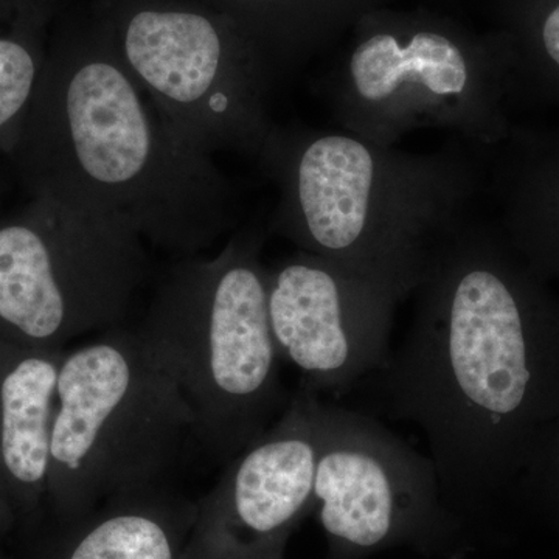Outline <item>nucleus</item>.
I'll list each match as a JSON object with an SVG mask.
<instances>
[{
	"label": "nucleus",
	"instance_id": "obj_1",
	"mask_svg": "<svg viewBox=\"0 0 559 559\" xmlns=\"http://www.w3.org/2000/svg\"><path fill=\"white\" fill-rule=\"evenodd\" d=\"M412 296L406 337L367 382L382 414L425 433L441 495L473 503L507 476L538 389L539 304L471 216L433 242Z\"/></svg>",
	"mask_w": 559,
	"mask_h": 559
},
{
	"label": "nucleus",
	"instance_id": "obj_2",
	"mask_svg": "<svg viewBox=\"0 0 559 559\" xmlns=\"http://www.w3.org/2000/svg\"><path fill=\"white\" fill-rule=\"evenodd\" d=\"M9 157L28 198L119 219L182 259L235 224L229 179L165 124L110 43L46 61Z\"/></svg>",
	"mask_w": 559,
	"mask_h": 559
},
{
	"label": "nucleus",
	"instance_id": "obj_3",
	"mask_svg": "<svg viewBox=\"0 0 559 559\" xmlns=\"http://www.w3.org/2000/svg\"><path fill=\"white\" fill-rule=\"evenodd\" d=\"M484 151L406 153L347 131L275 124L255 159L278 194L267 231L403 301L433 242L469 216Z\"/></svg>",
	"mask_w": 559,
	"mask_h": 559
},
{
	"label": "nucleus",
	"instance_id": "obj_4",
	"mask_svg": "<svg viewBox=\"0 0 559 559\" xmlns=\"http://www.w3.org/2000/svg\"><path fill=\"white\" fill-rule=\"evenodd\" d=\"M264 231L245 227L216 255L165 272L138 331L193 415V437L229 463L288 407L267 314Z\"/></svg>",
	"mask_w": 559,
	"mask_h": 559
},
{
	"label": "nucleus",
	"instance_id": "obj_5",
	"mask_svg": "<svg viewBox=\"0 0 559 559\" xmlns=\"http://www.w3.org/2000/svg\"><path fill=\"white\" fill-rule=\"evenodd\" d=\"M326 83L331 112L349 134L393 148L417 130H444L489 150L509 138L510 75L491 36L455 17L382 5L353 25Z\"/></svg>",
	"mask_w": 559,
	"mask_h": 559
},
{
	"label": "nucleus",
	"instance_id": "obj_6",
	"mask_svg": "<svg viewBox=\"0 0 559 559\" xmlns=\"http://www.w3.org/2000/svg\"><path fill=\"white\" fill-rule=\"evenodd\" d=\"M189 436V404L138 329L102 331L62 358L47 498L73 510L98 496L145 491Z\"/></svg>",
	"mask_w": 559,
	"mask_h": 559
},
{
	"label": "nucleus",
	"instance_id": "obj_7",
	"mask_svg": "<svg viewBox=\"0 0 559 559\" xmlns=\"http://www.w3.org/2000/svg\"><path fill=\"white\" fill-rule=\"evenodd\" d=\"M148 274L128 224L28 198L0 216V340L61 349L120 326Z\"/></svg>",
	"mask_w": 559,
	"mask_h": 559
},
{
	"label": "nucleus",
	"instance_id": "obj_8",
	"mask_svg": "<svg viewBox=\"0 0 559 559\" xmlns=\"http://www.w3.org/2000/svg\"><path fill=\"white\" fill-rule=\"evenodd\" d=\"M119 21L121 61L183 143L210 157H259L277 79L234 21L157 3Z\"/></svg>",
	"mask_w": 559,
	"mask_h": 559
},
{
	"label": "nucleus",
	"instance_id": "obj_9",
	"mask_svg": "<svg viewBox=\"0 0 559 559\" xmlns=\"http://www.w3.org/2000/svg\"><path fill=\"white\" fill-rule=\"evenodd\" d=\"M264 278L280 359L299 371L301 388L347 392L385 366L400 304L392 294L301 250L266 266Z\"/></svg>",
	"mask_w": 559,
	"mask_h": 559
},
{
	"label": "nucleus",
	"instance_id": "obj_10",
	"mask_svg": "<svg viewBox=\"0 0 559 559\" xmlns=\"http://www.w3.org/2000/svg\"><path fill=\"white\" fill-rule=\"evenodd\" d=\"M319 432L314 500L331 538L373 549L441 495L432 460L367 412L316 395Z\"/></svg>",
	"mask_w": 559,
	"mask_h": 559
},
{
	"label": "nucleus",
	"instance_id": "obj_11",
	"mask_svg": "<svg viewBox=\"0 0 559 559\" xmlns=\"http://www.w3.org/2000/svg\"><path fill=\"white\" fill-rule=\"evenodd\" d=\"M64 353L0 340V498L11 510L31 513L47 498Z\"/></svg>",
	"mask_w": 559,
	"mask_h": 559
},
{
	"label": "nucleus",
	"instance_id": "obj_12",
	"mask_svg": "<svg viewBox=\"0 0 559 559\" xmlns=\"http://www.w3.org/2000/svg\"><path fill=\"white\" fill-rule=\"evenodd\" d=\"M492 11L510 81L524 75L559 97V0H492Z\"/></svg>",
	"mask_w": 559,
	"mask_h": 559
},
{
	"label": "nucleus",
	"instance_id": "obj_13",
	"mask_svg": "<svg viewBox=\"0 0 559 559\" xmlns=\"http://www.w3.org/2000/svg\"><path fill=\"white\" fill-rule=\"evenodd\" d=\"M66 559H175L167 525L146 510H119L95 522Z\"/></svg>",
	"mask_w": 559,
	"mask_h": 559
},
{
	"label": "nucleus",
	"instance_id": "obj_14",
	"mask_svg": "<svg viewBox=\"0 0 559 559\" xmlns=\"http://www.w3.org/2000/svg\"><path fill=\"white\" fill-rule=\"evenodd\" d=\"M44 66L27 40L0 36V153L5 156L20 139Z\"/></svg>",
	"mask_w": 559,
	"mask_h": 559
},
{
	"label": "nucleus",
	"instance_id": "obj_15",
	"mask_svg": "<svg viewBox=\"0 0 559 559\" xmlns=\"http://www.w3.org/2000/svg\"><path fill=\"white\" fill-rule=\"evenodd\" d=\"M11 513H13V510H11V507L9 503L5 502L2 498H0V530L3 528V525L9 522Z\"/></svg>",
	"mask_w": 559,
	"mask_h": 559
}]
</instances>
